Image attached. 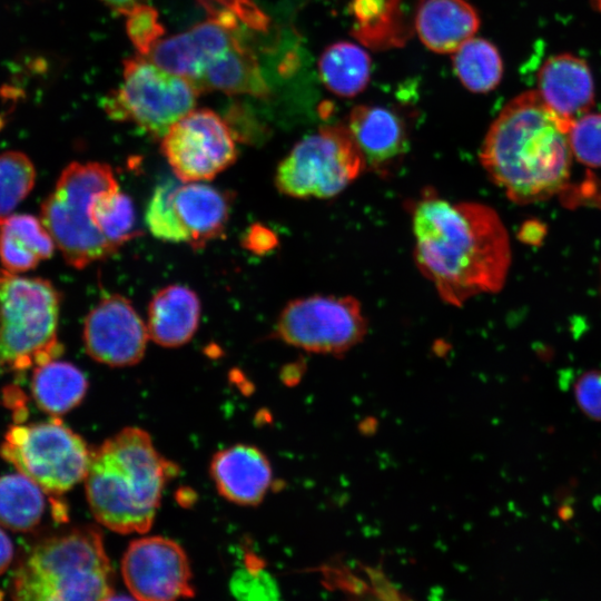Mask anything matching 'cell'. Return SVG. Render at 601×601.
I'll return each mask as SVG.
<instances>
[{"mask_svg": "<svg viewBox=\"0 0 601 601\" xmlns=\"http://www.w3.org/2000/svg\"><path fill=\"white\" fill-rule=\"evenodd\" d=\"M414 259L449 305L502 289L511 265L506 228L490 206L425 193L412 208Z\"/></svg>", "mask_w": 601, "mask_h": 601, "instance_id": "1", "label": "cell"}, {"mask_svg": "<svg viewBox=\"0 0 601 601\" xmlns=\"http://www.w3.org/2000/svg\"><path fill=\"white\" fill-rule=\"evenodd\" d=\"M570 127L536 90L520 93L490 126L481 165L511 201L526 205L550 199L570 178Z\"/></svg>", "mask_w": 601, "mask_h": 601, "instance_id": "2", "label": "cell"}, {"mask_svg": "<svg viewBox=\"0 0 601 601\" xmlns=\"http://www.w3.org/2000/svg\"><path fill=\"white\" fill-rule=\"evenodd\" d=\"M176 471L146 431L121 430L91 451L85 489L92 515L121 534L147 532Z\"/></svg>", "mask_w": 601, "mask_h": 601, "instance_id": "3", "label": "cell"}, {"mask_svg": "<svg viewBox=\"0 0 601 601\" xmlns=\"http://www.w3.org/2000/svg\"><path fill=\"white\" fill-rule=\"evenodd\" d=\"M208 17L184 32L162 38L147 57L190 82L198 93L269 96L255 51L245 40L243 21L230 9L198 1Z\"/></svg>", "mask_w": 601, "mask_h": 601, "instance_id": "4", "label": "cell"}, {"mask_svg": "<svg viewBox=\"0 0 601 601\" xmlns=\"http://www.w3.org/2000/svg\"><path fill=\"white\" fill-rule=\"evenodd\" d=\"M114 593V571L102 535L76 528L38 543L17 569V600H106Z\"/></svg>", "mask_w": 601, "mask_h": 601, "instance_id": "5", "label": "cell"}, {"mask_svg": "<svg viewBox=\"0 0 601 601\" xmlns=\"http://www.w3.org/2000/svg\"><path fill=\"white\" fill-rule=\"evenodd\" d=\"M60 300L50 280L0 269V370L26 371L61 354Z\"/></svg>", "mask_w": 601, "mask_h": 601, "instance_id": "6", "label": "cell"}, {"mask_svg": "<svg viewBox=\"0 0 601 601\" xmlns=\"http://www.w3.org/2000/svg\"><path fill=\"white\" fill-rule=\"evenodd\" d=\"M116 187L118 181L109 165L73 161L61 171L42 203L41 221L70 266L82 269L117 253L91 217L95 198Z\"/></svg>", "mask_w": 601, "mask_h": 601, "instance_id": "7", "label": "cell"}, {"mask_svg": "<svg viewBox=\"0 0 601 601\" xmlns=\"http://www.w3.org/2000/svg\"><path fill=\"white\" fill-rule=\"evenodd\" d=\"M366 169L347 125L322 127L299 140L277 166L279 193L298 199L337 196Z\"/></svg>", "mask_w": 601, "mask_h": 601, "instance_id": "8", "label": "cell"}, {"mask_svg": "<svg viewBox=\"0 0 601 601\" xmlns=\"http://www.w3.org/2000/svg\"><path fill=\"white\" fill-rule=\"evenodd\" d=\"M198 95L186 79L139 55L124 60L122 81L102 98V109L112 120L134 124L161 139L195 108Z\"/></svg>", "mask_w": 601, "mask_h": 601, "instance_id": "9", "label": "cell"}, {"mask_svg": "<svg viewBox=\"0 0 601 601\" xmlns=\"http://www.w3.org/2000/svg\"><path fill=\"white\" fill-rule=\"evenodd\" d=\"M0 454L46 493L62 494L85 480L91 450L81 436L53 417L11 426Z\"/></svg>", "mask_w": 601, "mask_h": 601, "instance_id": "10", "label": "cell"}, {"mask_svg": "<svg viewBox=\"0 0 601 601\" xmlns=\"http://www.w3.org/2000/svg\"><path fill=\"white\" fill-rule=\"evenodd\" d=\"M367 319L353 296L311 295L286 304L276 335L286 344L315 354L343 355L363 341Z\"/></svg>", "mask_w": 601, "mask_h": 601, "instance_id": "11", "label": "cell"}, {"mask_svg": "<svg viewBox=\"0 0 601 601\" xmlns=\"http://www.w3.org/2000/svg\"><path fill=\"white\" fill-rule=\"evenodd\" d=\"M160 150L183 183L208 181L235 164V136L218 114L191 109L161 137Z\"/></svg>", "mask_w": 601, "mask_h": 601, "instance_id": "12", "label": "cell"}, {"mask_svg": "<svg viewBox=\"0 0 601 601\" xmlns=\"http://www.w3.org/2000/svg\"><path fill=\"white\" fill-rule=\"evenodd\" d=\"M121 574L138 600L165 601L195 595L191 570L184 549L164 536H145L128 545Z\"/></svg>", "mask_w": 601, "mask_h": 601, "instance_id": "13", "label": "cell"}, {"mask_svg": "<svg viewBox=\"0 0 601 601\" xmlns=\"http://www.w3.org/2000/svg\"><path fill=\"white\" fill-rule=\"evenodd\" d=\"M82 337L92 359L108 366L124 367L141 361L149 335L131 302L114 294L104 297L88 313Z\"/></svg>", "mask_w": 601, "mask_h": 601, "instance_id": "14", "label": "cell"}, {"mask_svg": "<svg viewBox=\"0 0 601 601\" xmlns=\"http://www.w3.org/2000/svg\"><path fill=\"white\" fill-rule=\"evenodd\" d=\"M209 472L218 493L239 505L259 504L273 481L267 456L248 444H235L216 452Z\"/></svg>", "mask_w": 601, "mask_h": 601, "instance_id": "15", "label": "cell"}, {"mask_svg": "<svg viewBox=\"0 0 601 601\" xmlns=\"http://www.w3.org/2000/svg\"><path fill=\"white\" fill-rule=\"evenodd\" d=\"M543 101L568 125L588 114L594 101L589 66L571 53L549 58L538 73V90Z\"/></svg>", "mask_w": 601, "mask_h": 601, "instance_id": "16", "label": "cell"}, {"mask_svg": "<svg viewBox=\"0 0 601 601\" xmlns=\"http://www.w3.org/2000/svg\"><path fill=\"white\" fill-rule=\"evenodd\" d=\"M347 127L361 149L366 167L387 171L406 152L408 136L404 120L393 110L359 105L351 110Z\"/></svg>", "mask_w": 601, "mask_h": 601, "instance_id": "17", "label": "cell"}, {"mask_svg": "<svg viewBox=\"0 0 601 601\" xmlns=\"http://www.w3.org/2000/svg\"><path fill=\"white\" fill-rule=\"evenodd\" d=\"M233 196L201 181L177 184L173 205L179 221L187 231L194 249H201L209 242L225 234L231 211Z\"/></svg>", "mask_w": 601, "mask_h": 601, "instance_id": "18", "label": "cell"}, {"mask_svg": "<svg viewBox=\"0 0 601 601\" xmlns=\"http://www.w3.org/2000/svg\"><path fill=\"white\" fill-rule=\"evenodd\" d=\"M479 27V13L466 0H425L415 19L420 40L437 53H453Z\"/></svg>", "mask_w": 601, "mask_h": 601, "instance_id": "19", "label": "cell"}, {"mask_svg": "<svg viewBox=\"0 0 601 601\" xmlns=\"http://www.w3.org/2000/svg\"><path fill=\"white\" fill-rule=\"evenodd\" d=\"M200 300L185 285H169L158 290L148 306L149 337L164 347H178L195 335L200 319Z\"/></svg>", "mask_w": 601, "mask_h": 601, "instance_id": "20", "label": "cell"}, {"mask_svg": "<svg viewBox=\"0 0 601 601\" xmlns=\"http://www.w3.org/2000/svg\"><path fill=\"white\" fill-rule=\"evenodd\" d=\"M420 7L402 0H349L353 33L372 48L402 46L411 35V21L416 19L403 9Z\"/></svg>", "mask_w": 601, "mask_h": 601, "instance_id": "21", "label": "cell"}, {"mask_svg": "<svg viewBox=\"0 0 601 601\" xmlns=\"http://www.w3.org/2000/svg\"><path fill=\"white\" fill-rule=\"evenodd\" d=\"M88 390L86 375L73 364L51 359L38 365L32 375L31 391L38 406L61 415L76 407Z\"/></svg>", "mask_w": 601, "mask_h": 601, "instance_id": "22", "label": "cell"}, {"mask_svg": "<svg viewBox=\"0 0 601 601\" xmlns=\"http://www.w3.org/2000/svg\"><path fill=\"white\" fill-rule=\"evenodd\" d=\"M318 70L327 89L341 97H354L362 92L370 81L371 58L359 46L338 41L323 51Z\"/></svg>", "mask_w": 601, "mask_h": 601, "instance_id": "23", "label": "cell"}, {"mask_svg": "<svg viewBox=\"0 0 601 601\" xmlns=\"http://www.w3.org/2000/svg\"><path fill=\"white\" fill-rule=\"evenodd\" d=\"M43 492L22 473L0 476V524L14 531L33 529L45 512Z\"/></svg>", "mask_w": 601, "mask_h": 601, "instance_id": "24", "label": "cell"}, {"mask_svg": "<svg viewBox=\"0 0 601 601\" xmlns=\"http://www.w3.org/2000/svg\"><path fill=\"white\" fill-rule=\"evenodd\" d=\"M453 68L471 92L486 93L500 83L503 62L496 47L482 38H471L453 52Z\"/></svg>", "mask_w": 601, "mask_h": 601, "instance_id": "25", "label": "cell"}, {"mask_svg": "<svg viewBox=\"0 0 601 601\" xmlns=\"http://www.w3.org/2000/svg\"><path fill=\"white\" fill-rule=\"evenodd\" d=\"M91 217L97 229L117 252L141 235L134 203L119 187L102 191L95 198Z\"/></svg>", "mask_w": 601, "mask_h": 601, "instance_id": "26", "label": "cell"}, {"mask_svg": "<svg viewBox=\"0 0 601 601\" xmlns=\"http://www.w3.org/2000/svg\"><path fill=\"white\" fill-rule=\"evenodd\" d=\"M35 181L36 169L26 154H0V226L31 191Z\"/></svg>", "mask_w": 601, "mask_h": 601, "instance_id": "27", "label": "cell"}, {"mask_svg": "<svg viewBox=\"0 0 601 601\" xmlns=\"http://www.w3.org/2000/svg\"><path fill=\"white\" fill-rule=\"evenodd\" d=\"M177 183L168 180L158 185L147 205L146 224L158 239L169 243H187L188 235L173 205V193Z\"/></svg>", "mask_w": 601, "mask_h": 601, "instance_id": "28", "label": "cell"}, {"mask_svg": "<svg viewBox=\"0 0 601 601\" xmlns=\"http://www.w3.org/2000/svg\"><path fill=\"white\" fill-rule=\"evenodd\" d=\"M229 589L242 600H277L280 592L274 577L256 561V558H246L244 566L234 572Z\"/></svg>", "mask_w": 601, "mask_h": 601, "instance_id": "29", "label": "cell"}, {"mask_svg": "<svg viewBox=\"0 0 601 601\" xmlns=\"http://www.w3.org/2000/svg\"><path fill=\"white\" fill-rule=\"evenodd\" d=\"M124 16L129 40L140 56L148 57L166 32L158 12L145 2L132 7Z\"/></svg>", "mask_w": 601, "mask_h": 601, "instance_id": "30", "label": "cell"}, {"mask_svg": "<svg viewBox=\"0 0 601 601\" xmlns=\"http://www.w3.org/2000/svg\"><path fill=\"white\" fill-rule=\"evenodd\" d=\"M572 155L583 165L601 167V114H585L569 129Z\"/></svg>", "mask_w": 601, "mask_h": 601, "instance_id": "31", "label": "cell"}, {"mask_svg": "<svg viewBox=\"0 0 601 601\" xmlns=\"http://www.w3.org/2000/svg\"><path fill=\"white\" fill-rule=\"evenodd\" d=\"M0 228L14 235L40 259L52 256L56 243L42 221L35 216L27 214L10 215Z\"/></svg>", "mask_w": 601, "mask_h": 601, "instance_id": "32", "label": "cell"}, {"mask_svg": "<svg viewBox=\"0 0 601 601\" xmlns=\"http://www.w3.org/2000/svg\"><path fill=\"white\" fill-rule=\"evenodd\" d=\"M0 260L4 269L18 274L35 268L41 259L14 235L0 228Z\"/></svg>", "mask_w": 601, "mask_h": 601, "instance_id": "33", "label": "cell"}, {"mask_svg": "<svg viewBox=\"0 0 601 601\" xmlns=\"http://www.w3.org/2000/svg\"><path fill=\"white\" fill-rule=\"evenodd\" d=\"M574 397L587 416L601 421V371L583 373L575 382Z\"/></svg>", "mask_w": 601, "mask_h": 601, "instance_id": "34", "label": "cell"}, {"mask_svg": "<svg viewBox=\"0 0 601 601\" xmlns=\"http://www.w3.org/2000/svg\"><path fill=\"white\" fill-rule=\"evenodd\" d=\"M243 244L247 249L262 254L270 250L277 240L272 230L262 225H254L246 233Z\"/></svg>", "mask_w": 601, "mask_h": 601, "instance_id": "35", "label": "cell"}, {"mask_svg": "<svg viewBox=\"0 0 601 601\" xmlns=\"http://www.w3.org/2000/svg\"><path fill=\"white\" fill-rule=\"evenodd\" d=\"M13 558V544L10 538L0 529V574L10 565Z\"/></svg>", "mask_w": 601, "mask_h": 601, "instance_id": "36", "label": "cell"}, {"mask_svg": "<svg viewBox=\"0 0 601 601\" xmlns=\"http://www.w3.org/2000/svg\"><path fill=\"white\" fill-rule=\"evenodd\" d=\"M105 4L110 7L114 11L125 14L132 7L145 3L146 0H101Z\"/></svg>", "mask_w": 601, "mask_h": 601, "instance_id": "37", "label": "cell"}]
</instances>
